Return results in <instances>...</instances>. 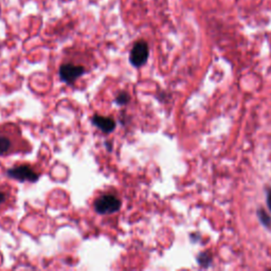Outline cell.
I'll use <instances>...</instances> for the list:
<instances>
[{
  "instance_id": "52a82bcc",
  "label": "cell",
  "mask_w": 271,
  "mask_h": 271,
  "mask_svg": "<svg viewBox=\"0 0 271 271\" xmlns=\"http://www.w3.org/2000/svg\"><path fill=\"white\" fill-rule=\"evenodd\" d=\"M258 216H259V219L261 220L262 225H264L267 228L270 227V225H271V217L264 209H259L258 210Z\"/></svg>"
},
{
  "instance_id": "ba28073f",
  "label": "cell",
  "mask_w": 271,
  "mask_h": 271,
  "mask_svg": "<svg viewBox=\"0 0 271 271\" xmlns=\"http://www.w3.org/2000/svg\"><path fill=\"white\" fill-rule=\"evenodd\" d=\"M197 262L201 267H209V265L212 263V258L207 253H200L197 257Z\"/></svg>"
},
{
  "instance_id": "277c9868",
  "label": "cell",
  "mask_w": 271,
  "mask_h": 271,
  "mask_svg": "<svg viewBox=\"0 0 271 271\" xmlns=\"http://www.w3.org/2000/svg\"><path fill=\"white\" fill-rule=\"evenodd\" d=\"M148 45L144 41H139L136 43L130 51L129 61L133 67H142L148 60Z\"/></svg>"
},
{
  "instance_id": "8992f818",
  "label": "cell",
  "mask_w": 271,
  "mask_h": 271,
  "mask_svg": "<svg viewBox=\"0 0 271 271\" xmlns=\"http://www.w3.org/2000/svg\"><path fill=\"white\" fill-rule=\"evenodd\" d=\"M92 124L95 125L99 129L102 131H104L106 133H109L114 130L115 127V122L112 120L111 118H106V117H102L94 114L92 117Z\"/></svg>"
},
{
  "instance_id": "9c48e42d",
  "label": "cell",
  "mask_w": 271,
  "mask_h": 271,
  "mask_svg": "<svg viewBox=\"0 0 271 271\" xmlns=\"http://www.w3.org/2000/svg\"><path fill=\"white\" fill-rule=\"evenodd\" d=\"M10 196V191L7 185H0V207L5 205Z\"/></svg>"
},
{
  "instance_id": "30bf717a",
  "label": "cell",
  "mask_w": 271,
  "mask_h": 271,
  "mask_svg": "<svg viewBox=\"0 0 271 271\" xmlns=\"http://www.w3.org/2000/svg\"><path fill=\"white\" fill-rule=\"evenodd\" d=\"M130 100V96L127 93H121L120 95H118L115 99V102L119 105H125L127 104Z\"/></svg>"
},
{
  "instance_id": "5b68a950",
  "label": "cell",
  "mask_w": 271,
  "mask_h": 271,
  "mask_svg": "<svg viewBox=\"0 0 271 271\" xmlns=\"http://www.w3.org/2000/svg\"><path fill=\"white\" fill-rule=\"evenodd\" d=\"M10 177L21 180V181H31L35 182L38 179V174L34 172L33 169L28 165H20L13 168H10L8 173Z\"/></svg>"
},
{
  "instance_id": "3957f363",
  "label": "cell",
  "mask_w": 271,
  "mask_h": 271,
  "mask_svg": "<svg viewBox=\"0 0 271 271\" xmlns=\"http://www.w3.org/2000/svg\"><path fill=\"white\" fill-rule=\"evenodd\" d=\"M85 72H86V69H85L84 66L74 63L62 64L60 68V76L62 81L65 82L66 84L74 83Z\"/></svg>"
},
{
  "instance_id": "6da1fadb",
  "label": "cell",
  "mask_w": 271,
  "mask_h": 271,
  "mask_svg": "<svg viewBox=\"0 0 271 271\" xmlns=\"http://www.w3.org/2000/svg\"><path fill=\"white\" fill-rule=\"evenodd\" d=\"M27 142L23 139L20 128L14 124L0 126V156H8L23 150Z\"/></svg>"
},
{
  "instance_id": "8fae6325",
  "label": "cell",
  "mask_w": 271,
  "mask_h": 271,
  "mask_svg": "<svg viewBox=\"0 0 271 271\" xmlns=\"http://www.w3.org/2000/svg\"><path fill=\"white\" fill-rule=\"evenodd\" d=\"M267 203H268V208L271 211V189L267 190Z\"/></svg>"
},
{
  "instance_id": "7a4b0ae2",
  "label": "cell",
  "mask_w": 271,
  "mask_h": 271,
  "mask_svg": "<svg viewBox=\"0 0 271 271\" xmlns=\"http://www.w3.org/2000/svg\"><path fill=\"white\" fill-rule=\"evenodd\" d=\"M121 200L112 194H105L98 197L93 203V207L99 214H112L121 208Z\"/></svg>"
}]
</instances>
